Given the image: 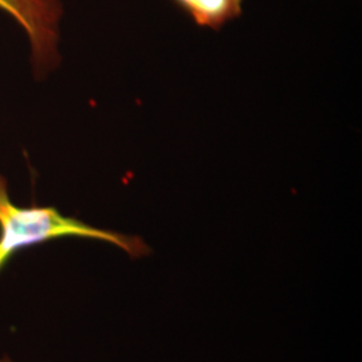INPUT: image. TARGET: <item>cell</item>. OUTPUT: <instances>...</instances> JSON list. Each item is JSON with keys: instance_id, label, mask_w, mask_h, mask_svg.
Returning <instances> with one entry per match:
<instances>
[{"instance_id": "cell-1", "label": "cell", "mask_w": 362, "mask_h": 362, "mask_svg": "<svg viewBox=\"0 0 362 362\" xmlns=\"http://www.w3.org/2000/svg\"><path fill=\"white\" fill-rule=\"evenodd\" d=\"M61 238L94 239L113 245L132 258L149 254L137 236L93 227L76 218L62 215L54 207H19L8 194L7 179L0 173V272L16 252Z\"/></svg>"}, {"instance_id": "cell-2", "label": "cell", "mask_w": 362, "mask_h": 362, "mask_svg": "<svg viewBox=\"0 0 362 362\" xmlns=\"http://www.w3.org/2000/svg\"><path fill=\"white\" fill-rule=\"evenodd\" d=\"M0 11L25 33L34 77H47L61 64L62 0H0Z\"/></svg>"}, {"instance_id": "cell-3", "label": "cell", "mask_w": 362, "mask_h": 362, "mask_svg": "<svg viewBox=\"0 0 362 362\" xmlns=\"http://www.w3.org/2000/svg\"><path fill=\"white\" fill-rule=\"evenodd\" d=\"M199 27L220 30L243 13V0H172Z\"/></svg>"}, {"instance_id": "cell-4", "label": "cell", "mask_w": 362, "mask_h": 362, "mask_svg": "<svg viewBox=\"0 0 362 362\" xmlns=\"http://www.w3.org/2000/svg\"><path fill=\"white\" fill-rule=\"evenodd\" d=\"M0 362H13L7 356H0Z\"/></svg>"}]
</instances>
